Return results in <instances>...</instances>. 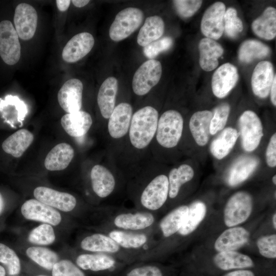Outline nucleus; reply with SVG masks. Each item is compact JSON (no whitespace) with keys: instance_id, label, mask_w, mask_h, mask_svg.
I'll list each match as a JSON object with an SVG mask.
<instances>
[{"instance_id":"f257e3e1","label":"nucleus","mask_w":276,"mask_h":276,"mask_svg":"<svg viewBox=\"0 0 276 276\" xmlns=\"http://www.w3.org/2000/svg\"><path fill=\"white\" fill-rule=\"evenodd\" d=\"M158 121V111L150 106L140 109L132 115L129 136L133 147L143 149L149 145L156 134Z\"/></svg>"},{"instance_id":"f03ea898","label":"nucleus","mask_w":276,"mask_h":276,"mask_svg":"<svg viewBox=\"0 0 276 276\" xmlns=\"http://www.w3.org/2000/svg\"><path fill=\"white\" fill-rule=\"evenodd\" d=\"M183 127V118L178 111H166L158 121L155 134L158 143L166 148L175 147L182 135Z\"/></svg>"},{"instance_id":"7ed1b4c3","label":"nucleus","mask_w":276,"mask_h":276,"mask_svg":"<svg viewBox=\"0 0 276 276\" xmlns=\"http://www.w3.org/2000/svg\"><path fill=\"white\" fill-rule=\"evenodd\" d=\"M144 17L143 11L137 8L128 7L120 11L110 27V38L114 41L127 38L141 25Z\"/></svg>"},{"instance_id":"20e7f679","label":"nucleus","mask_w":276,"mask_h":276,"mask_svg":"<svg viewBox=\"0 0 276 276\" xmlns=\"http://www.w3.org/2000/svg\"><path fill=\"white\" fill-rule=\"evenodd\" d=\"M238 125L243 148L247 152L253 151L258 147L263 136L260 118L255 112L246 110L240 116Z\"/></svg>"},{"instance_id":"39448f33","label":"nucleus","mask_w":276,"mask_h":276,"mask_svg":"<svg viewBox=\"0 0 276 276\" xmlns=\"http://www.w3.org/2000/svg\"><path fill=\"white\" fill-rule=\"evenodd\" d=\"M252 209V199L250 195L239 191L228 200L224 211V221L228 227H233L245 221L249 217Z\"/></svg>"},{"instance_id":"423d86ee","label":"nucleus","mask_w":276,"mask_h":276,"mask_svg":"<svg viewBox=\"0 0 276 276\" xmlns=\"http://www.w3.org/2000/svg\"><path fill=\"white\" fill-rule=\"evenodd\" d=\"M162 74L160 62L149 59L144 62L134 74L132 86L133 92L138 96L147 94L159 81Z\"/></svg>"},{"instance_id":"0eeeda50","label":"nucleus","mask_w":276,"mask_h":276,"mask_svg":"<svg viewBox=\"0 0 276 276\" xmlns=\"http://www.w3.org/2000/svg\"><path fill=\"white\" fill-rule=\"evenodd\" d=\"M21 47L18 34L12 22H0V56L5 63L14 65L19 60Z\"/></svg>"},{"instance_id":"6e6552de","label":"nucleus","mask_w":276,"mask_h":276,"mask_svg":"<svg viewBox=\"0 0 276 276\" xmlns=\"http://www.w3.org/2000/svg\"><path fill=\"white\" fill-rule=\"evenodd\" d=\"M168 195V178L160 174L154 177L144 189L141 196V203L146 210L156 211L164 205Z\"/></svg>"},{"instance_id":"1a4fd4ad","label":"nucleus","mask_w":276,"mask_h":276,"mask_svg":"<svg viewBox=\"0 0 276 276\" xmlns=\"http://www.w3.org/2000/svg\"><path fill=\"white\" fill-rule=\"evenodd\" d=\"M225 5L220 2L215 3L205 11L200 28L202 33L212 39H218L224 30Z\"/></svg>"},{"instance_id":"9d476101","label":"nucleus","mask_w":276,"mask_h":276,"mask_svg":"<svg viewBox=\"0 0 276 276\" xmlns=\"http://www.w3.org/2000/svg\"><path fill=\"white\" fill-rule=\"evenodd\" d=\"M21 213L26 219L54 226L58 225L62 219L60 213L55 209L34 199L22 204Z\"/></svg>"},{"instance_id":"9b49d317","label":"nucleus","mask_w":276,"mask_h":276,"mask_svg":"<svg viewBox=\"0 0 276 276\" xmlns=\"http://www.w3.org/2000/svg\"><path fill=\"white\" fill-rule=\"evenodd\" d=\"M37 21V13L33 6L24 3L17 6L14 22L15 29L20 38L25 40L31 39L36 32Z\"/></svg>"},{"instance_id":"f8f14e48","label":"nucleus","mask_w":276,"mask_h":276,"mask_svg":"<svg viewBox=\"0 0 276 276\" xmlns=\"http://www.w3.org/2000/svg\"><path fill=\"white\" fill-rule=\"evenodd\" d=\"M33 194L38 201L63 212L72 211L76 206V198L68 193L48 187H38L34 190Z\"/></svg>"},{"instance_id":"ddd939ff","label":"nucleus","mask_w":276,"mask_h":276,"mask_svg":"<svg viewBox=\"0 0 276 276\" xmlns=\"http://www.w3.org/2000/svg\"><path fill=\"white\" fill-rule=\"evenodd\" d=\"M239 78L237 67L230 63L219 66L214 73L212 89L217 98L225 97L236 85Z\"/></svg>"},{"instance_id":"4468645a","label":"nucleus","mask_w":276,"mask_h":276,"mask_svg":"<svg viewBox=\"0 0 276 276\" xmlns=\"http://www.w3.org/2000/svg\"><path fill=\"white\" fill-rule=\"evenodd\" d=\"M82 82L76 78L66 81L59 89L58 101L60 107L67 113L80 110L83 91Z\"/></svg>"},{"instance_id":"2eb2a0df","label":"nucleus","mask_w":276,"mask_h":276,"mask_svg":"<svg viewBox=\"0 0 276 276\" xmlns=\"http://www.w3.org/2000/svg\"><path fill=\"white\" fill-rule=\"evenodd\" d=\"M95 39L88 32H82L74 36L64 47L62 57L68 63L76 62L85 57L94 45Z\"/></svg>"},{"instance_id":"dca6fc26","label":"nucleus","mask_w":276,"mask_h":276,"mask_svg":"<svg viewBox=\"0 0 276 276\" xmlns=\"http://www.w3.org/2000/svg\"><path fill=\"white\" fill-rule=\"evenodd\" d=\"M132 108L128 103L123 102L116 106L109 118L108 130L113 139H120L129 131Z\"/></svg>"},{"instance_id":"f3484780","label":"nucleus","mask_w":276,"mask_h":276,"mask_svg":"<svg viewBox=\"0 0 276 276\" xmlns=\"http://www.w3.org/2000/svg\"><path fill=\"white\" fill-rule=\"evenodd\" d=\"M275 76V75H274ZM273 65L268 61H262L256 66L251 77L253 93L260 98L269 95L274 79Z\"/></svg>"},{"instance_id":"a211bd4d","label":"nucleus","mask_w":276,"mask_h":276,"mask_svg":"<svg viewBox=\"0 0 276 276\" xmlns=\"http://www.w3.org/2000/svg\"><path fill=\"white\" fill-rule=\"evenodd\" d=\"M154 221V215L146 211L119 214L114 218L113 223L118 229L132 232L149 228Z\"/></svg>"},{"instance_id":"6ab92c4d","label":"nucleus","mask_w":276,"mask_h":276,"mask_svg":"<svg viewBox=\"0 0 276 276\" xmlns=\"http://www.w3.org/2000/svg\"><path fill=\"white\" fill-rule=\"evenodd\" d=\"M249 233L242 227H233L224 231L217 239L214 247L218 252L236 251L248 241Z\"/></svg>"},{"instance_id":"aec40b11","label":"nucleus","mask_w":276,"mask_h":276,"mask_svg":"<svg viewBox=\"0 0 276 276\" xmlns=\"http://www.w3.org/2000/svg\"><path fill=\"white\" fill-rule=\"evenodd\" d=\"M93 123L90 114L79 110L64 114L61 119V124L65 131L74 137H80L89 130Z\"/></svg>"},{"instance_id":"412c9836","label":"nucleus","mask_w":276,"mask_h":276,"mask_svg":"<svg viewBox=\"0 0 276 276\" xmlns=\"http://www.w3.org/2000/svg\"><path fill=\"white\" fill-rule=\"evenodd\" d=\"M91 186L95 193L100 198H105L113 191L116 181L107 168L101 165L94 166L90 172Z\"/></svg>"},{"instance_id":"4be33fe9","label":"nucleus","mask_w":276,"mask_h":276,"mask_svg":"<svg viewBox=\"0 0 276 276\" xmlns=\"http://www.w3.org/2000/svg\"><path fill=\"white\" fill-rule=\"evenodd\" d=\"M118 89V80L113 77H108L100 86L97 103L100 112L105 119H109L115 107Z\"/></svg>"},{"instance_id":"5701e85b","label":"nucleus","mask_w":276,"mask_h":276,"mask_svg":"<svg viewBox=\"0 0 276 276\" xmlns=\"http://www.w3.org/2000/svg\"><path fill=\"white\" fill-rule=\"evenodd\" d=\"M198 48L201 68L206 72L216 68L219 63L218 59L224 52L222 46L214 40L206 37L200 41Z\"/></svg>"},{"instance_id":"b1692460","label":"nucleus","mask_w":276,"mask_h":276,"mask_svg":"<svg viewBox=\"0 0 276 276\" xmlns=\"http://www.w3.org/2000/svg\"><path fill=\"white\" fill-rule=\"evenodd\" d=\"M74 156V150L68 144L61 143L54 147L44 160L45 168L50 171H60L69 165Z\"/></svg>"},{"instance_id":"393cba45","label":"nucleus","mask_w":276,"mask_h":276,"mask_svg":"<svg viewBox=\"0 0 276 276\" xmlns=\"http://www.w3.org/2000/svg\"><path fill=\"white\" fill-rule=\"evenodd\" d=\"M212 117L213 112L205 110L195 112L190 119V130L194 140L199 146H205L209 141Z\"/></svg>"},{"instance_id":"a878e982","label":"nucleus","mask_w":276,"mask_h":276,"mask_svg":"<svg viewBox=\"0 0 276 276\" xmlns=\"http://www.w3.org/2000/svg\"><path fill=\"white\" fill-rule=\"evenodd\" d=\"M258 164V159L253 156H244L239 158L228 172V185L234 187L244 181L254 172Z\"/></svg>"},{"instance_id":"bb28decb","label":"nucleus","mask_w":276,"mask_h":276,"mask_svg":"<svg viewBox=\"0 0 276 276\" xmlns=\"http://www.w3.org/2000/svg\"><path fill=\"white\" fill-rule=\"evenodd\" d=\"M81 248L86 251L109 255L118 252L121 247L108 235L93 234L85 237L80 243Z\"/></svg>"},{"instance_id":"cd10ccee","label":"nucleus","mask_w":276,"mask_h":276,"mask_svg":"<svg viewBox=\"0 0 276 276\" xmlns=\"http://www.w3.org/2000/svg\"><path fill=\"white\" fill-rule=\"evenodd\" d=\"M33 140L34 135L30 131L21 129L7 137L2 147L6 153L18 158L22 155Z\"/></svg>"},{"instance_id":"c85d7f7f","label":"nucleus","mask_w":276,"mask_h":276,"mask_svg":"<svg viewBox=\"0 0 276 276\" xmlns=\"http://www.w3.org/2000/svg\"><path fill=\"white\" fill-rule=\"evenodd\" d=\"M213 260L215 264L223 270L251 268L254 266L253 261L249 256L236 251L219 252L214 256Z\"/></svg>"},{"instance_id":"c756f323","label":"nucleus","mask_w":276,"mask_h":276,"mask_svg":"<svg viewBox=\"0 0 276 276\" xmlns=\"http://www.w3.org/2000/svg\"><path fill=\"white\" fill-rule=\"evenodd\" d=\"M77 266L85 270L100 271L110 269L116 264V260L108 254L102 253L80 255L76 261Z\"/></svg>"},{"instance_id":"7c9ffc66","label":"nucleus","mask_w":276,"mask_h":276,"mask_svg":"<svg viewBox=\"0 0 276 276\" xmlns=\"http://www.w3.org/2000/svg\"><path fill=\"white\" fill-rule=\"evenodd\" d=\"M254 33L260 38L271 40L276 36V10L272 7H267L263 14L252 23Z\"/></svg>"},{"instance_id":"2f4dec72","label":"nucleus","mask_w":276,"mask_h":276,"mask_svg":"<svg viewBox=\"0 0 276 276\" xmlns=\"http://www.w3.org/2000/svg\"><path fill=\"white\" fill-rule=\"evenodd\" d=\"M164 29V22L160 17L154 15L147 17L139 32L137 43L143 47L147 46L160 38Z\"/></svg>"},{"instance_id":"473e14b6","label":"nucleus","mask_w":276,"mask_h":276,"mask_svg":"<svg viewBox=\"0 0 276 276\" xmlns=\"http://www.w3.org/2000/svg\"><path fill=\"white\" fill-rule=\"evenodd\" d=\"M239 136L236 129L225 128L211 144L210 151L212 155L218 159L225 157L234 147Z\"/></svg>"},{"instance_id":"72a5a7b5","label":"nucleus","mask_w":276,"mask_h":276,"mask_svg":"<svg viewBox=\"0 0 276 276\" xmlns=\"http://www.w3.org/2000/svg\"><path fill=\"white\" fill-rule=\"evenodd\" d=\"M111 237L121 247L125 249H139L148 242V236L141 233L121 229H113L108 232Z\"/></svg>"},{"instance_id":"f704fd0d","label":"nucleus","mask_w":276,"mask_h":276,"mask_svg":"<svg viewBox=\"0 0 276 276\" xmlns=\"http://www.w3.org/2000/svg\"><path fill=\"white\" fill-rule=\"evenodd\" d=\"M270 53L269 48L257 40L248 39L241 44L238 51L239 60L243 63H249L256 59L263 58Z\"/></svg>"},{"instance_id":"c9c22d12","label":"nucleus","mask_w":276,"mask_h":276,"mask_svg":"<svg viewBox=\"0 0 276 276\" xmlns=\"http://www.w3.org/2000/svg\"><path fill=\"white\" fill-rule=\"evenodd\" d=\"M188 208L182 226L178 232L182 236H186L192 233L203 220L206 214L205 204L201 201H195Z\"/></svg>"},{"instance_id":"e433bc0d","label":"nucleus","mask_w":276,"mask_h":276,"mask_svg":"<svg viewBox=\"0 0 276 276\" xmlns=\"http://www.w3.org/2000/svg\"><path fill=\"white\" fill-rule=\"evenodd\" d=\"M189 208L181 205L174 209L166 215L159 223V227L163 236L169 237L178 232L182 226Z\"/></svg>"},{"instance_id":"4c0bfd02","label":"nucleus","mask_w":276,"mask_h":276,"mask_svg":"<svg viewBox=\"0 0 276 276\" xmlns=\"http://www.w3.org/2000/svg\"><path fill=\"white\" fill-rule=\"evenodd\" d=\"M193 168L189 165L183 164L178 168L172 169L169 174V195L170 198H175L182 185L191 180L194 176Z\"/></svg>"},{"instance_id":"58836bf2","label":"nucleus","mask_w":276,"mask_h":276,"mask_svg":"<svg viewBox=\"0 0 276 276\" xmlns=\"http://www.w3.org/2000/svg\"><path fill=\"white\" fill-rule=\"evenodd\" d=\"M27 256L40 266L51 270L58 261V256L53 250L40 246H31L26 250Z\"/></svg>"},{"instance_id":"ea45409f","label":"nucleus","mask_w":276,"mask_h":276,"mask_svg":"<svg viewBox=\"0 0 276 276\" xmlns=\"http://www.w3.org/2000/svg\"><path fill=\"white\" fill-rule=\"evenodd\" d=\"M55 239L52 226L47 223H43L34 228L28 236V240L30 243L39 245L51 244Z\"/></svg>"},{"instance_id":"a19ab883","label":"nucleus","mask_w":276,"mask_h":276,"mask_svg":"<svg viewBox=\"0 0 276 276\" xmlns=\"http://www.w3.org/2000/svg\"><path fill=\"white\" fill-rule=\"evenodd\" d=\"M0 262L4 265L10 275L18 274L20 271V262L16 252L6 245L0 243Z\"/></svg>"},{"instance_id":"79ce46f5","label":"nucleus","mask_w":276,"mask_h":276,"mask_svg":"<svg viewBox=\"0 0 276 276\" xmlns=\"http://www.w3.org/2000/svg\"><path fill=\"white\" fill-rule=\"evenodd\" d=\"M229 111V105L226 103L221 104L215 108L210 124V134L214 135L223 129L227 122Z\"/></svg>"},{"instance_id":"37998d69","label":"nucleus","mask_w":276,"mask_h":276,"mask_svg":"<svg viewBox=\"0 0 276 276\" xmlns=\"http://www.w3.org/2000/svg\"><path fill=\"white\" fill-rule=\"evenodd\" d=\"M243 29L241 20L237 16V11L228 8L224 15V30L226 35L230 38H236Z\"/></svg>"},{"instance_id":"c03bdc74","label":"nucleus","mask_w":276,"mask_h":276,"mask_svg":"<svg viewBox=\"0 0 276 276\" xmlns=\"http://www.w3.org/2000/svg\"><path fill=\"white\" fill-rule=\"evenodd\" d=\"M172 44L173 40L171 37H164L144 47L143 53L147 58L153 59L160 53L169 49Z\"/></svg>"},{"instance_id":"a18cd8bd","label":"nucleus","mask_w":276,"mask_h":276,"mask_svg":"<svg viewBox=\"0 0 276 276\" xmlns=\"http://www.w3.org/2000/svg\"><path fill=\"white\" fill-rule=\"evenodd\" d=\"M52 270V276H85L83 272L69 260L58 261Z\"/></svg>"},{"instance_id":"49530a36","label":"nucleus","mask_w":276,"mask_h":276,"mask_svg":"<svg viewBox=\"0 0 276 276\" xmlns=\"http://www.w3.org/2000/svg\"><path fill=\"white\" fill-rule=\"evenodd\" d=\"M173 3L178 14L182 18L193 16L200 8L202 1L197 0H175Z\"/></svg>"},{"instance_id":"de8ad7c7","label":"nucleus","mask_w":276,"mask_h":276,"mask_svg":"<svg viewBox=\"0 0 276 276\" xmlns=\"http://www.w3.org/2000/svg\"><path fill=\"white\" fill-rule=\"evenodd\" d=\"M260 254L267 258H276V235L272 234L260 238L257 242Z\"/></svg>"},{"instance_id":"09e8293b","label":"nucleus","mask_w":276,"mask_h":276,"mask_svg":"<svg viewBox=\"0 0 276 276\" xmlns=\"http://www.w3.org/2000/svg\"><path fill=\"white\" fill-rule=\"evenodd\" d=\"M126 276H163L161 270L156 266L145 265L131 269Z\"/></svg>"},{"instance_id":"8fccbe9b","label":"nucleus","mask_w":276,"mask_h":276,"mask_svg":"<svg viewBox=\"0 0 276 276\" xmlns=\"http://www.w3.org/2000/svg\"><path fill=\"white\" fill-rule=\"evenodd\" d=\"M266 160L270 167L276 166V134L274 133L269 140L266 151Z\"/></svg>"},{"instance_id":"3c124183","label":"nucleus","mask_w":276,"mask_h":276,"mask_svg":"<svg viewBox=\"0 0 276 276\" xmlns=\"http://www.w3.org/2000/svg\"><path fill=\"white\" fill-rule=\"evenodd\" d=\"M224 276H255V274L250 270H238L227 273Z\"/></svg>"},{"instance_id":"603ef678","label":"nucleus","mask_w":276,"mask_h":276,"mask_svg":"<svg viewBox=\"0 0 276 276\" xmlns=\"http://www.w3.org/2000/svg\"><path fill=\"white\" fill-rule=\"evenodd\" d=\"M71 2L69 0H57L56 3L58 9L60 11L63 12L68 8Z\"/></svg>"},{"instance_id":"864d4df0","label":"nucleus","mask_w":276,"mask_h":276,"mask_svg":"<svg viewBox=\"0 0 276 276\" xmlns=\"http://www.w3.org/2000/svg\"><path fill=\"white\" fill-rule=\"evenodd\" d=\"M276 76L274 77L273 81L272 82L270 89V99L272 103L274 106L276 105Z\"/></svg>"},{"instance_id":"5fc2aeb1","label":"nucleus","mask_w":276,"mask_h":276,"mask_svg":"<svg viewBox=\"0 0 276 276\" xmlns=\"http://www.w3.org/2000/svg\"><path fill=\"white\" fill-rule=\"evenodd\" d=\"M73 5L78 8L83 7L88 4L89 1L88 0H73L72 1Z\"/></svg>"},{"instance_id":"6e6d98bb","label":"nucleus","mask_w":276,"mask_h":276,"mask_svg":"<svg viewBox=\"0 0 276 276\" xmlns=\"http://www.w3.org/2000/svg\"><path fill=\"white\" fill-rule=\"evenodd\" d=\"M4 200L1 194L0 193V215L3 212L4 209Z\"/></svg>"},{"instance_id":"4d7b16f0","label":"nucleus","mask_w":276,"mask_h":276,"mask_svg":"<svg viewBox=\"0 0 276 276\" xmlns=\"http://www.w3.org/2000/svg\"><path fill=\"white\" fill-rule=\"evenodd\" d=\"M6 271L3 266L0 265V276H5Z\"/></svg>"},{"instance_id":"13d9d810","label":"nucleus","mask_w":276,"mask_h":276,"mask_svg":"<svg viewBox=\"0 0 276 276\" xmlns=\"http://www.w3.org/2000/svg\"><path fill=\"white\" fill-rule=\"evenodd\" d=\"M272 222L274 228H276V214L274 213L272 217Z\"/></svg>"},{"instance_id":"bf43d9fd","label":"nucleus","mask_w":276,"mask_h":276,"mask_svg":"<svg viewBox=\"0 0 276 276\" xmlns=\"http://www.w3.org/2000/svg\"><path fill=\"white\" fill-rule=\"evenodd\" d=\"M272 182L274 185L276 184V175H274L272 177Z\"/></svg>"},{"instance_id":"052dcab7","label":"nucleus","mask_w":276,"mask_h":276,"mask_svg":"<svg viewBox=\"0 0 276 276\" xmlns=\"http://www.w3.org/2000/svg\"><path fill=\"white\" fill-rule=\"evenodd\" d=\"M37 276H46V275H37Z\"/></svg>"}]
</instances>
